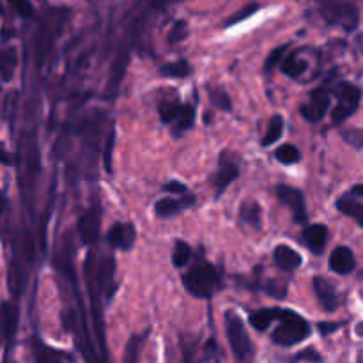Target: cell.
Segmentation results:
<instances>
[{
    "mask_svg": "<svg viewBox=\"0 0 363 363\" xmlns=\"http://www.w3.org/2000/svg\"><path fill=\"white\" fill-rule=\"evenodd\" d=\"M358 335H363V323L358 325Z\"/></svg>",
    "mask_w": 363,
    "mask_h": 363,
    "instance_id": "f6af8a7d",
    "label": "cell"
},
{
    "mask_svg": "<svg viewBox=\"0 0 363 363\" xmlns=\"http://www.w3.org/2000/svg\"><path fill=\"white\" fill-rule=\"evenodd\" d=\"M326 238H328V229L323 223H314L303 230V243L312 254L321 255L326 248Z\"/></svg>",
    "mask_w": 363,
    "mask_h": 363,
    "instance_id": "9a60e30c",
    "label": "cell"
},
{
    "mask_svg": "<svg viewBox=\"0 0 363 363\" xmlns=\"http://www.w3.org/2000/svg\"><path fill=\"white\" fill-rule=\"evenodd\" d=\"M223 319H225L227 339H229V346L233 350L236 362L250 363L252 354H254V346H252V340L248 337V332L241 318L234 311H227Z\"/></svg>",
    "mask_w": 363,
    "mask_h": 363,
    "instance_id": "3957f363",
    "label": "cell"
},
{
    "mask_svg": "<svg viewBox=\"0 0 363 363\" xmlns=\"http://www.w3.org/2000/svg\"><path fill=\"white\" fill-rule=\"evenodd\" d=\"M14 64H16V52H14V48H6L0 57V71H2L4 82H9L13 78Z\"/></svg>",
    "mask_w": 363,
    "mask_h": 363,
    "instance_id": "4dcf8cb0",
    "label": "cell"
},
{
    "mask_svg": "<svg viewBox=\"0 0 363 363\" xmlns=\"http://www.w3.org/2000/svg\"><path fill=\"white\" fill-rule=\"evenodd\" d=\"M330 108V96L325 89H315L312 91L308 103H303L300 106L301 116L311 123H318L326 116V110Z\"/></svg>",
    "mask_w": 363,
    "mask_h": 363,
    "instance_id": "9c48e42d",
    "label": "cell"
},
{
    "mask_svg": "<svg viewBox=\"0 0 363 363\" xmlns=\"http://www.w3.org/2000/svg\"><path fill=\"white\" fill-rule=\"evenodd\" d=\"M195 123V108L191 105H183V108H181L179 116H177L176 119V128H174V133L176 135H181L184 133V131L190 130L191 126H194Z\"/></svg>",
    "mask_w": 363,
    "mask_h": 363,
    "instance_id": "4316f807",
    "label": "cell"
},
{
    "mask_svg": "<svg viewBox=\"0 0 363 363\" xmlns=\"http://www.w3.org/2000/svg\"><path fill=\"white\" fill-rule=\"evenodd\" d=\"M279 321L280 325L272 332V340L277 346H296V344L303 342L311 335L308 323L301 315H298L296 312L289 311V308L280 311Z\"/></svg>",
    "mask_w": 363,
    "mask_h": 363,
    "instance_id": "7a4b0ae2",
    "label": "cell"
},
{
    "mask_svg": "<svg viewBox=\"0 0 363 363\" xmlns=\"http://www.w3.org/2000/svg\"><path fill=\"white\" fill-rule=\"evenodd\" d=\"M350 194L354 195V197H363V184H357V186H354Z\"/></svg>",
    "mask_w": 363,
    "mask_h": 363,
    "instance_id": "ee69618b",
    "label": "cell"
},
{
    "mask_svg": "<svg viewBox=\"0 0 363 363\" xmlns=\"http://www.w3.org/2000/svg\"><path fill=\"white\" fill-rule=\"evenodd\" d=\"M16 328H18V311L16 307L9 303V301H4L2 303V332H4V339L7 342L14 339L16 335Z\"/></svg>",
    "mask_w": 363,
    "mask_h": 363,
    "instance_id": "d6986e66",
    "label": "cell"
},
{
    "mask_svg": "<svg viewBox=\"0 0 363 363\" xmlns=\"http://www.w3.org/2000/svg\"><path fill=\"white\" fill-rule=\"evenodd\" d=\"M188 35V30H186V23L184 21H177L176 25H174L172 32H170L169 35V43H172V45H176V43L183 41L184 38Z\"/></svg>",
    "mask_w": 363,
    "mask_h": 363,
    "instance_id": "f35d334b",
    "label": "cell"
},
{
    "mask_svg": "<svg viewBox=\"0 0 363 363\" xmlns=\"http://www.w3.org/2000/svg\"><path fill=\"white\" fill-rule=\"evenodd\" d=\"M113 142H116V130H110L108 137L105 142V151H103V165H105L106 172H112V149Z\"/></svg>",
    "mask_w": 363,
    "mask_h": 363,
    "instance_id": "8d00e7d4",
    "label": "cell"
},
{
    "mask_svg": "<svg viewBox=\"0 0 363 363\" xmlns=\"http://www.w3.org/2000/svg\"><path fill=\"white\" fill-rule=\"evenodd\" d=\"M183 286L191 296L211 298L222 289V275L208 261H197L183 275Z\"/></svg>",
    "mask_w": 363,
    "mask_h": 363,
    "instance_id": "6da1fadb",
    "label": "cell"
},
{
    "mask_svg": "<svg viewBox=\"0 0 363 363\" xmlns=\"http://www.w3.org/2000/svg\"><path fill=\"white\" fill-rule=\"evenodd\" d=\"M163 190L169 191V194H179L183 197V195H186V184L179 183V181H169V183L163 184Z\"/></svg>",
    "mask_w": 363,
    "mask_h": 363,
    "instance_id": "ab89813d",
    "label": "cell"
},
{
    "mask_svg": "<svg viewBox=\"0 0 363 363\" xmlns=\"http://www.w3.org/2000/svg\"><path fill=\"white\" fill-rule=\"evenodd\" d=\"M160 74L165 78H186L191 74V66L188 60L179 59L176 62H169V64H163L160 67Z\"/></svg>",
    "mask_w": 363,
    "mask_h": 363,
    "instance_id": "7402d4cb",
    "label": "cell"
},
{
    "mask_svg": "<svg viewBox=\"0 0 363 363\" xmlns=\"http://www.w3.org/2000/svg\"><path fill=\"white\" fill-rule=\"evenodd\" d=\"M337 209H339L342 215L351 216V218L357 220V223L363 227V202L358 201V197L354 195L346 194L337 201Z\"/></svg>",
    "mask_w": 363,
    "mask_h": 363,
    "instance_id": "e0dca14e",
    "label": "cell"
},
{
    "mask_svg": "<svg viewBox=\"0 0 363 363\" xmlns=\"http://www.w3.org/2000/svg\"><path fill=\"white\" fill-rule=\"evenodd\" d=\"M328 264L332 272L339 273V275H350L357 266V261H354V254L350 247H337L330 255Z\"/></svg>",
    "mask_w": 363,
    "mask_h": 363,
    "instance_id": "5bb4252c",
    "label": "cell"
},
{
    "mask_svg": "<svg viewBox=\"0 0 363 363\" xmlns=\"http://www.w3.org/2000/svg\"><path fill=\"white\" fill-rule=\"evenodd\" d=\"M275 158L279 160L280 163H284V165H293V163L300 162V149L293 144H284L277 149Z\"/></svg>",
    "mask_w": 363,
    "mask_h": 363,
    "instance_id": "f546056e",
    "label": "cell"
},
{
    "mask_svg": "<svg viewBox=\"0 0 363 363\" xmlns=\"http://www.w3.org/2000/svg\"><path fill=\"white\" fill-rule=\"evenodd\" d=\"M191 259V248L186 241L177 240L174 243V252H172V262L176 268H184V266L190 262Z\"/></svg>",
    "mask_w": 363,
    "mask_h": 363,
    "instance_id": "83f0119b",
    "label": "cell"
},
{
    "mask_svg": "<svg viewBox=\"0 0 363 363\" xmlns=\"http://www.w3.org/2000/svg\"><path fill=\"white\" fill-rule=\"evenodd\" d=\"M32 353H34V363H64L57 351L50 350L48 346L41 342H34Z\"/></svg>",
    "mask_w": 363,
    "mask_h": 363,
    "instance_id": "d4e9b609",
    "label": "cell"
},
{
    "mask_svg": "<svg viewBox=\"0 0 363 363\" xmlns=\"http://www.w3.org/2000/svg\"><path fill=\"white\" fill-rule=\"evenodd\" d=\"M240 218H241V222H245L247 225L259 229L262 223V211H261V206H259V202L252 201V199L245 201L240 208Z\"/></svg>",
    "mask_w": 363,
    "mask_h": 363,
    "instance_id": "44dd1931",
    "label": "cell"
},
{
    "mask_svg": "<svg viewBox=\"0 0 363 363\" xmlns=\"http://www.w3.org/2000/svg\"><path fill=\"white\" fill-rule=\"evenodd\" d=\"M319 9L330 25H339L347 32H353L360 21L358 7L353 2H321Z\"/></svg>",
    "mask_w": 363,
    "mask_h": 363,
    "instance_id": "277c9868",
    "label": "cell"
},
{
    "mask_svg": "<svg viewBox=\"0 0 363 363\" xmlns=\"http://www.w3.org/2000/svg\"><path fill=\"white\" fill-rule=\"evenodd\" d=\"M335 94L339 98V103L333 108L332 119L333 123L339 124L344 123L346 119H350L354 112H357L358 105H360L362 91L354 84H350V82H340L335 87Z\"/></svg>",
    "mask_w": 363,
    "mask_h": 363,
    "instance_id": "5b68a950",
    "label": "cell"
},
{
    "mask_svg": "<svg viewBox=\"0 0 363 363\" xmlns=\"http://www.w3.org/2000/svg\"><path fill=\"white\" fill-rule=\"evenodd\" d=\"M181 108H183V105L177 101V98H172V99L169 98V99H163V101H160L158 113H160V119H162V123H165V124L176 123Z\"/></svg>",
    "mask_w": 363,
    "mask_h": 363,
    "instance_id": "603a6c76",
    "label": "cell"
},
{
    "mask_svg": "<svg viewBox=\"0 0 363 363\" xmlns=\"http://www.w3.org/2000/svg\"><path fill=\"white\" fill-rule=\"evenodd\" d=\"M300 360H308V362H314V363H321L323 358H321V354H319L315 350H305V351H301V353L296 357V362H300Z\"/></svg>",
    "mask_w": 363,
    "mask_h": 363,
    "instance_id": "60d3db41",
    "label": "cell"
},
{
    "mask_svg": "<svg viewBox=\"0 0 363 363\" xmlns=\"http://www.w3.org/2000/svg\"><path fill=\"white\" fill-rule=\"evenodd\" d=\"M340 137L344 138L346 144H350L354 149H363V130L360 128H351V130L340 131Z\"/></svg>",
    "mask_w": 363,
    "mask_h": 363,
    "instance_id": "e575fe53",
    "label": "cell"
},
{
    "mask_svg": "<svg viewBox=\"0 0 363 363\" xmlns=\"http://www.w3.org/2000/svg\"><path fill=\"white\" fill-rule=\"evenodd\" d=\"M113 275H116V261L112 257H103L98 264V286L99 291L108 289V294L112 293Z\"/></svg>",
    "mask_w": 363,
    "mask_h": 363,
    "instance_id": "ffe728a7",
    "label": "cell"
},
{
    "mask_svg": "<svg viewBox=\"0 0 363 363\" xmlns=\"http://www.w3.org/2000/svg\"><path fill=\"white\" fill-rule=\"evenodd\" d=\"M282 308H262V311L252 312L248 321L257 332H266L275 321H279Z\"/></svg>",
    "mask_w": 363,
    "mask_h": 363,
    "instance_id": "ac0fdd59",
    "label": "cell"
},
{
    "mask_svg": "<svg viewBox=\"0 0 363 363\" xmlns=\"http://www.w3.org/2000/svg\"><path fill=\"white\" fill-rule=\"evenodd\" d=\"M339 328H340V323H321V325H319V332H321L323 335L335 332V330Z\"/></svg>",
    "mask_w": 363,
    "mask_h": 363,
    "instance_id": "7bdbcfd3",
    "label": "cell"
},
{
    "mask_svg": "<svg viewBox=\"0 0 363 363\" xmlns=\"http://www.w3.org/2000/svg\"><path fill=\"white\" fill-rule=\"evenodd\" d=\"M208 94H209V101H211L216 108L225 110V112L233 110V101H230V96L225 89L215 87V85L211 87V85H209Z\"/></svg>",
    "mask_w": 363,
    "mask_h": 363,
    "instance_id": "484cf974",
    "label": "cell"
},
{
    "mask_svg": "<svg viewBox=\"0 0 363 363\" xmlns=\"http://www.w3.org/2000/svg\"><path fill=\"white\" fill-rule=\"evenodd\" d=\"M140 340H144V335L131 337L126 344L124 351V363H138V350H140Z\"/></svg>",
    "mask_w": 363,
    "mask_h": 363,
    "instance_id": "836d02e7",
    "label": "cell"
},
{
    "mask_svg": "<svg viewBox=\"0 0 363 363\" xmlns=\"http://www.w3.org/2000/svg\"><path fill=\"white\" fill-rule=\"evenodd\" d=\"M261 9V4H255V2H250V4H247V6H243V9H240V11H236V13L233 14V16L229 18V20L225 21V27H233V25H236V23H240V21H245V20H248V18L252 16V14H255L257 13V11Z\"/></svg>",
    "mask_w": 363,
    "mask_h": 363,
    "instance_id": "1f68e13d",
    "label": "cell"
},
{
    "mask_svg": "<svg viewBox=\"0 0 363 363\" xmlns=\"http://www.w3.org/2000/svg\"><path fill=\"white\" fill-rule=\"evenodd\" d=\"M13 7L16 11H20V14L23 18H32L34 16V7L28 2H13Z\"/></svg>",
    "mask_w": 363,
    "mask_h": 363,
    "instance_id": "b9f144b4",
    "label": "cell"
},
{
    "mask_svg": "<svg viewBox=\"0 0 363 363\" xmlns=\"http://www.w3.org/2000/svg\"><path fill=\"white\" fill-rule=\"evenodd\" d=\"M273 259H275V264L279 266L284 272H294L301 266V255L298 254L294 248L287 247V245H279L273 252Z\"/></svg>",
    "mask_w": 363,
    "mask_h": 363,
    "instance_id": "2e32d148",
    "label": "cell"
},
{
    "mask_svg": "<svg viewBox=\"0 0 363 363\" xmlns=\"http://www.w3.org/2000/svg\"><path fill=\"white\" fill-rule=\"evenodd\" d=\"M238 176H240V163L230 152L223 151L218 160V169L211 179V186L216 190V195L222 194L234 179H238Z\"/></svg>",
    "mask_w": 363,
    "mask_h": 363,
    "instance_id": "52a82bcc",
    "label": "cell"
},
{
    "mask_svg": "<svg viewBox=\"0 0 363 363\" xmlns=\"http://www.w3.org/2000/svg\"><path fill=\"white\" fill-rule=\"evenodd\" d=\"M282 133H284V117L277 113V116H273L272 119H269L268 130H266V135L262 137L261 144L264 145V147H268V145L279 142L280 137H282Z\"/></svg>",
    "mask_w": 363,
    "mask_h": 363,
    "instance_id": "cb8c5ba5",
    "label": "cell"
},
{
    "mask_svg": "<svg viewBox=\"0 0 363 363\" xmlns=\"http://www.w3.org/2000/svg\"><path fill=\"white\" fill-rule=\"evenodd\" d=\"M287 52V46H277L275 50H272L268 55V59H266V64H264V69L269 71L273 69V67L277 66V64L280 62V60L284 59V55H286Z\"/></svg>",
    "mask_w": 363,
    "mask_h": 363,
    "instance_id": "74e56055",
    "label": "cell"
},
{
    "mask_svg": "<svg viewBox=\"0 0 363 363\" xmlns=\"http://www.w3.org/2000/svg\"><path fill=\"white\" fill-rule=\"evenodd\" d=\"M106 238H108L110 247L128 252L133 248L135 240H137V230H135L133 223H116L108 230V236Z\"/></svg>",
    "mask_w": 363,
    "mask_h": 363,
    "instance_id": "7c38bea8",
    "label": "cell"
},
{
    "mask_svg": "<svg viewBox=\"0 0 363 363\" xmlns=\"http://www.w3.org/2000/svg\"><path fill=\"white\" fill-rule=\"evenodd\" d=\"M312 287H314V293L318 296L319 303H321V307L326 312H335L339 308V294H337L335 286L328 279H325V277H314L312 279Z\"/></svg>",
    "mask_w": 363,
    "mask_h": 363,
    "instance_id": "8fae6325",
    "label": "cell"
},
{
    "mask_svg": "<svg viewBox=\"0 0 363 363\" xmlns=\"http://www.w3.org/2000/svg\"><path fill=\"white\" fill-rule=\"evenodd\" d=\"M277 197L284 206L291 209L294 216V222L305 223L307 222V208H305V197L298 188L289 186V184H279L277 186Z\"/></svg>",
    "mask_w": 363,
    "mask_h": 363,
    "instance_id": "ba28073f",
    "label": "cell"
},
{
    "mask_svg": "<svg viewBox=\"0 0 363 363\" xmlns=\"http://www.w3.org/2000/svg\"><path fill=\"white\" fill-rule=\"evenodd\" d=\"M195 201H197V199L191 194L183 195V197L179 199H162V201H158L155 204V213L160 218H170V216H176L177 213H181L183 209H188L190 206H194Z\"/></svg>",
    "mask_w": 363,
    "mask_h": 363,
    "instance_id": "4fadbf2b",
    "label": "cell"
},
{
    "mask_svg": "<svg viewBox=\"0 0 363 363\" xmlns=\"http://www.w3.org/2000/svg\"><path fill=\"white\" fill-rule=\"evenodd\" d=\"M99 225H101V209L99 206H92L87 211L82 215L80 222H78V233H80L82 243L92 245L98 240Z\"/></svg>",
    "mask_w": 363,
    "mask_h": 363,
    "instance_id": "30bf717a",
    "label": "cell"
},
{
    "mask_svg": "<svg viewBox=\"0 0 363 363\" xmlns=\"http://www.w3.org/2000/svg\"><path fill=\"white\" fill-rule=\"evenodd\" d=\"M266 293H268L269 296L277 298V300H282L287 294V284L277 279L268 280V282H266Z\"/></svg>",
    "mask_w": 363,
    "mask_h": 363,
    "instance_id": "d590c367",
    "label": "cell"
},
{
    "mask_svg": "<svg viewBox=\"0 0 363 363\" xmlns=\"http://www.w3.org/2000/svg\"><path fill=\"white\" fill-rule=\"evenodd\" d=\"M307 67H308L307 60L296 59V55H294V53L293 55L286 57V59H284V64H282L284 73H286L287 77H293V78L300 77L303 71H307Z\"/></svg>",
    "mask_w": 363,
    "mask_h": 363,
    "instance_id": "f1b7e54d",
    "label": "cell"
},
{
    "mask_svg": "<svg viewBox=\"0 0 363 363\" xmlns=\"http://www.w3.org/2000/svg\"><path fill=\"white\" fill-rule=\"evenodd\" d=\"M9 289L11 294L14 298H18L21 294V289H23V279H21V269L18 266L16 261H13L9 269Z\"/></svg>",
    "mask_w": 363,
    "mask_h": 363,
    "instance_id": "d6a6232c",
    "label": "cell"
},
{
    "mask_svg": "<svg viewBox=\"0 0 363 363\" xmlns=\"http://www.w3.org/2000/svg\"><path fill=\"white\" fill-rule=\"evenodd\" d=\"M137 27H138V21L130 28V38H128V41H124L123 45H121L119 52H117V57L113 59L108 84H106V96L117 94V89H119L121 80H123V77H124V69H126L128 62H130L131 46L135 45V35H137V32H138Z\"/></svg>",
    "mask_w": 363,
    "mask_h": 363,
    "instance_id": "8992f818",
    "label": "cell"
}]
</instances>
